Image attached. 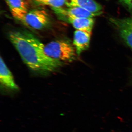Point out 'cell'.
<instances>
[{"label":"cell","mask_w":132,"mask_h":132,"mask_svg":"<svg viewBox=\"0 0 132 132\" xmlns=\"http://www.w3.org/2000/svg\"><path fill=\"white\" fill-rule=\"evenodd\" d=\"M21 22L34 29L42 30L49 26L50 19L46 11L35 9L28 12Z\"/></svg>","instance_id":"obj_3"},{"label":"cell","mask_w":132,"mask_h":132,"mask_svg":"<svg viewBox=\"0 0 132 132\" xmlns=\"http://www.w3.org/2000/svg\"><path fill=\"white\" fill-rule=\"evenodd\" d=\"M0 82L3 87L9 90L15 91L19 89L13 74L1 57L0 59Z\"/></svg>","instance_id":"obj_6"},{"label":"cell","mask_w":132,"mask_h":132,"mask_svg":"<svg viewBox=\"0 0 132 132\" xmlns=\"http://www.w3.org/2000/svg\"><path fill=\"white\" fill-rule=\"evenodd\" d=\"M92 33L77 30L74 34L73 45L76 53L80 55L88 49L90 45Z\"/></svg>","instance_id":"obj_7"},{"label":"cell","mask_w":132,"mask_h":132,"mask_svg":"<svg viewBox=\"0 0 132 132\" xmlns=\"http://www.w3.org/2000/svg\"><path fill=\"white\" fill-rule=\"evenodd\" d=\"M72 25L76 30L92 33L94 23L93 18H68L64 20Z\"/></svg>","instance_id":"obj_10"},{"label":"cell","mask_w":132,"mask_h":132,"mask_svg":"<svg viewBox=\"0 0 132 132\" xmlns=\"http://www.w3.org/2000/svg\"><path fill=\"white\" fill-rule=\"evenodd\" d=\"M65 5L68 7L82 8L94 13L102 12V7L95 0H66Z\"/></svg>","instance_id":"obj_9"},{"label":"cell","mask_w":132,"mask_h":132,"mask_svg":"<svg viewBox=\"0 0 132 132\" xmlns=\"http://www.w3.org/2000/svg\"><path fill=\"white\" fill-rule=\"evenodd\" d=\"M9 39L24 63L32 71L48 73L55 72L63 65L62 62L48 57L45 52V45L31 33L12 31Z\"/></svg>","instance_id":"obj_1"},{"label":"cell","mask_w":132,"mask_h":132,"mask_svg":"<svg viewBox=\"0 0 132 132\" xmlns=\"http://www.w3.org/2000/svg\"><path fill=\"white\" fill-rule=\"evenodd\" d=\"M45 51L48 57L62 62H71L75 59V50L68 41H53L45 45Z\"/></svg>","instance_id":"obj_2"},{"label":"cell","mask_w":132,"mask_h":132,"mask_svg":"<svg viewBox=\"0 0 132 132\" xmlns=\"http://www.w3.org/2000/svg\"><path fill=\"white\" fill-rule=\"evenodd\" d=\"M59 18L64 20L68 18H93L98 16L102 12H93L87 10L79 7H62L52 8Z\"/></svg>","instance_id":"obj_4"},{"label":"cell","mask_w":132,"mask_h":132,"mask_svg":"<svg viewBox=\"0 0 132 132\" xmlns=\"http://www.w3.org/2000/svg\"><path fill=\"white\" fill-rule=\"evenodd\" d=\"M110 21L118 30L121 38L132 49V17L111 18Z\"/></svg>","instance_id":"obj_5"},{"label":"cell","mask_w":132,"mask_h":132,"mask_svg":"<svg viewBox=\"0 0 132 132\" xmlns=\"http://www.w3.org/2000/svg\"><path fill=\"white\" fill-rule=\"evenodd\" d=\"M15 19L21 22L28 13V6L25 0H5Z\"/></svg>","instance_id":"obj_8"},{"label":"cell","mask_w":132,"mask_h":132,"mask_svg":"<svg viewBox=\"0 0 132 132\" xmlns=\"http://www.w3.org/2000/svg\"><path fill=\"white\" fill-rule=\"evenodd\" d=\"M121 1L127 7L132 10V0H121Z\"/></svg>","instance_id":"obj_12"},{"label":"cell","mask_w":132,"mask_h":132,"mask_svg":"<svg viewBox=\"0 0 132 132\" xmlns=\"http://www.w3.org/2000/svg\"><path fill=\"white\" fill-rule=\"evenodd\" d=\"M40 5L49 6L51 8L62 7L65 5L66 0H34Z\"/></svg>","instance_id":"obj_11"}]
</instances>
